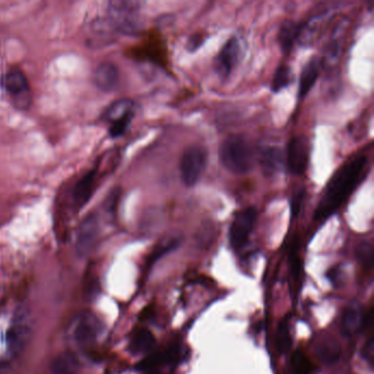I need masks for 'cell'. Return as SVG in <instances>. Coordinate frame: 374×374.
<instances>
[{
	"label": "cell",
	"instance_id": "obj_3",
	"mask_svg": "<svg viewBox=\"0 0 374 374\" xmlns=\"http://www.w3.org/2000/svg\"><path fill=\"white\" fill-rule=\"evenodd\" d=\"M32 317L25 307H18L5 335L6 349L13 357L22 354L32 337Z\"/></svg>",
	"mask_w": 374,
	"mask_h": 374
},
{
	"label": "cell",
	"instance_id": "obj_9",
	"mask_svg": "<svg viewBox=\"0 0 374 374\" xmlns=\"http://www.w3.org/2000/svg\"><path fill=\"white\" fill-rule=\"evenodd\" d=\"M244 56V44L236 35H233L223 45L214 58V70L223 79L231 77L233 72L242 62Z\"/></svg>",
	"mask_w": 374,
	"mask_h": 374
},
{
	"label": "cell",
	"instance_id": "obj_19",
	"mask_svg": "<svg viewBox=\"0 0 374 374\" xmlns=\"http://www.w3.org/2000/svg\"><path fill=\"white\" fill-rule=\"evenodd\" d=\"M82 368L77 354L72 352H63L53 358L50 363L52 374H78Z\"/></svg>",
	"mask_w": 374,
	"mask_h": 374
},
{
	"label": "cell",
	"instance_id": "obj_5",
	"mask_svg": "<svg viewBox=\"0 0 374 374\" xmlns=\"http://www.w3.org/2000/svg\"><path fill=\"white\" fill-rule=\"evenodd\" d=\"M207 165V150L200 145H193L182 153L179 162L180 178L183 185L193 188L202 178Z\"/></svg>",
	"mask_w": 374,
	"mask_h": 374
},
{
	"label": "cell",
	"instance_id": "obj_27",
	"mask_svg": "<svg viewBox=\"0 0 374 374\" xmlns=\"http://www.w3.org/2000/svg\"><path fill=\"white\" fill-rule=\"evenodd\" d=\"M305 195H307V190L305 187L301 186L295 190V193L292 195L291 199V213L292 217H297L302 209L303 202H304Z\"/></svg>",
	"mask_w": 374,
	"mask_h": 374
},
{
	"label": "cell",
	"instance_id": "obj_20",
	"mask_svg": "<svg viewBox=\"0 0 374 374\" xmlns=\"http://www.w3.org/2000/svg\"><path fill=\"white\" fill-rule=\"evenodd\" d=\"M299 34L301 23L295 20L283 21L278 32V42L282 52L289 54L292 49L295 48V43L299 42Z\"/></svg>",
	"mask_w": 374,
	"mask_h": 374
},
{
	"label": "cell",
	"instance_id": "obj_7",
	"mask_svg": "<svg viewBox=\"0 0 374 374\" xmlns=\"http://www.w3.org/2000/svg\"><path fill=\"white\" fill-rule=\"evenodd\" d=\"M103 328V323L97 315L90 311L82 312L76 316L72 324L70 335L72 342L80 348H89L97 342Z\"/></svg>",
	"mask_w": 374,
	"mask_h": 374
},
{
	"label": "cell",
	"instance_id": "obj_31",
	"mask_svg": "<svg viewBox=\"0 0 374 374\" xmlns=\"http://www.w3.org/2000/svg\"><path fill=\"white\" fill-rule=\"evenodd\" d=\"M0 374H11V371H9V369L6 366L0 364Z\"/></svg>",
	"mask_w": 374,
	"mask_h": 374
},
{
	"label": "cell",
	"instance_id": "obj_4",
	"mask_svg": "<svg viewBox=\"0 0 374 374\" xmlns=\"http://www.w3.org/2000/svg\"><path fill=\"white\" fill-rule=\"evenodd\" d=\"M136 105L130 98L115 100L103 113V121L108 124L111 138H119L129 130L135 117Z\"/></svg>",
	"mask_w": 374,
	"mask_h": 374
},
{
	"label": "cell",
	"instance_id": "obj_6",
	"mask_svg": "<svg viewBox=\"0 0 374 374\" xmlns=\"http://www.w3.org/2000/svg\"><path fill=\"white\" fill-rule=\"evenodd\" d=\"M140 3L136 1H111L108 15L117 30L125 34H134L141 28Z\"/></svg>",
	"mask_w": 374,
	"mask_h": 374
},
{
	"label": "cell",
	"instance_id": "obj_23",
	"mask_svg": "<svg viewBox=\"0 0 374 374\" xmlns=\"http://www.w3.org/2000/svg\"><path fill=\"white\" fill-rule=\"evenodd\" d=\"M180 244H181V236H175V235L168 236L167 238L157 245V247L155 248L154 252L150 256V264H154L162 256L175 250L176 248L179 247Z\"/></svg>",
	"mask_w": 374,
	"mask_h": 374
},
{
	"label": "cell",
	"instance_id": "obj_16",
	"mask_svg": "<svg viewBox=\"0 0 374 374\" xmlns=\"http://www.w3.org/2000/svg\"><path fill=\"white\" fill-rule=\"evenodd\" d=\"M97 169H91L78 180L72 188V198L78 209L85 207L93 197L97 187Z\"/></svg>",
	"mask_w": 374,
	"mask_h": 374
},
{
	"label": "cell",
	"instance_id": "obj_17",
	"mask_svg": "<svg viewBox=\"0 0 374 374\" xmlns=\"http://www.w3.org/2000/svg\"><path fill=\"white\" fill-rule=\"evenodd\" d=\"M323 60L319 56H313L309 58V62L303 67L301 75H299V98L304 99L309 91L313 89L317 79H318L321 72H322Z\"/></svg>",
	"mask_w": 374,
	"mask_h": 374
},
{
	"label": "cell",
	"instance_id": "obj_28",
	"mask_svg": "<svg viewBox=\"0 0 374 374\" xmlns=\"http://www.w3.org/2000/svg\"><path fill=\"white\" fill-rule=\"evenodd\" d=\"M357 257L366 268H371L373 258V247L370 243L363 242L357 247Z\"/></svg>",
	"mask_w": 374,
	"mask_h": 374
},
{
	"label": "cell",
	"instance_id": "obj_14",
	"mask_svg": "<svg viewBox=\"0 0 374 374\" xmlns=\"http://www.w3.org/2000/svg\"><path fill=\"white\" fill-rule=\"evenodd\" d=\"M182 352L179 346H172L167 349L148 354V357L136 364V370L142 372H152L166 364H176L181 360Z\"/></svg>",
	"mask_w": 374,
	"mask_h": 374
},
{
	"label": "cell",
	"instance_id": "obj_12",
	"mask_svg": "<svg viewBox=\"0 0 374 374\" xmlns=\"http://www.w3.org/2000/svg\"><path fill=\"white\" fill-rule=\"evenodd\" d=\"M99 221L95 214H89L84 219L76 234V252L82 258L93 254L99 240Z\"/></svg>",
	"mask_w": 374,
	"mask_h": 374
},
{
	"label": "cell",
	"instance_id": "obj_22",
	"mask_svg": "<svg viewBox=\"0 0 374 374\" xmlns=\"http://www.w3.org/2000/svg\"><path fill=\"white\" fill-rule=\"evenodd\" d=\"M155 344H156V338L153 333L143 328L133 335L129 344V350L135 356H144L153 352Z\"/></svg>",
	"mask_w": 374,
	"mask_h": 374
},
{
	"label": "cell",
	"instance_id": "obj_11",
	"mask_svg": "<svg viewBox=\"0 0 374 374\" xmlns=\"http://www.w3.org/2000/svg\"><path fill=\"white\" fill-rule=\"evenodd\" d=\"M0 85L5 90V93L11 96L13 103L19 109L29 107L31 101L30 85L22 70H8L1 76Z\"/></svg>",
	"mask_w": 374,
	"mask_h": 374
},
{
	"label": "cell",
	"instance_id": "obj_2",
	"mask_svg": "<svg viewBox=\"0 0 374 374\" xmlns=\"http://www.w3.org/2000/svg\"><path fill=\"white\" fill-rule=\"evenodd\" d=\"M219 157L225 169L235 175H245L257 162V148L244 135H231L221 143Z\"/></svg>",
	"mask_w": 374,
	"mask_h": 374
},
{
	"label": "cell",
	"instance_id": "obj_15",
	"mask_svg": "<svg viewBox=\"0 0 374 374\" xmlns=\"http://www.w3.org/2000/svg\"><path fill=\"white\" fill-rule=\"evenodd\" d=\"M364 326H366V314L361 305L358 302L350 303L342 313V324H340L342 336L349 338L359 334Z\"/></svg>",
	"mask_w": 374,
	"mask_h": 374
},
{
	"label": "cell",
	"instance_id": "obj_25",
	"mask_svg": "<svg viewBox=\"0 0 374 374\" xmlns=\"http://www.w3.org/2000/svg\"><path fill=\"white\" fill-rule=\"evenodd\" d=\"M291 347V334H290L289 317H285L278 325L277 349L280 354L289 352Z\"/></svg>",
	"mask_w": 374,
	"mask_h": 374
},
{
	"label": "cell",
	"instance_id": "obj_29",
	"mask_svg": "<svg viewBox=\"0 0 374 374\" xmlns=\"http://www.w3.org/2000/svg\"><path fill=\"white\" fill-rule=\"evenodd\" d=\"M205 38L202 34H193L188 39L187 44H186V48L189 52H195L205 42Z\"/></svg>",
	"mask_w": 374,
	"mask_h": 374
},
{
	"label": "cell",
	"instance_id": "obj_18",
	"mask_svg": "<svg viewBox=\"0 0 374 374\" xmlns=\"http://www.w3.org/2000/svg\"><path fill=\"white\" fill-rule=\"evenodd\" d=\"M119 80H120L119 70L113 63L103 62L96 68L94 82L96 86L105 93H111L117 89Z\"/></svg>",
	"mask_w": 374,
	"mask_h": 374
},
{
	"label": "cell",
	"instance_id": "obj_1",
	"mask_svg": "<svg viewBox=\"0 0 374 374\" xmlns=\"http://www.w3.org/2000/svg\"><path fill=\"white\" fill-rule=\"evenodd\" d=\"M369 170L370 158L366 153L347 160L323 190L315 209L314 221L324 222L334 215L367 178Z\"/></svg>",
	"mask_w": 374,
	"mask_h": 374
},
{
	"label": "cell",
	"instance_id": "obj_8",
	"mask_svg": "<svg viewBox=\"0 0 374 374\" xmlns=\"http://www.w3.org/2000/svg\"><path fill=\"white\" fill-rule=\"evenodd\" d=\"M311 143L307 135H295L289 141L285 152V167L292 175L302 176L309 167Z\"/></svg>",
	"mask_w": 374,
	"mask_h": 374
},
{
	"label": "cell",
	"instance_id": "obj_13",
	"mask_svg": "<svg viewBox=\"0 0 374 374\" xmlns=\"http://www.w3.org/2000/svg\"><path fill=\"white\" fill-rule=\"evenodd\" d=\"M257 162L266 177H273L285 167V153L273 145L257 148Z\"/></svg>",
	"mask_w": 374,
	"mask_h": 374
},
{
	"label": "cell",
	"instance_id": "obj_26",
	"mask_svg": "<svg viewBox=\"0 0 374 374\" xmlns=\"http://www.w3.org/2000/svg\"><path fill=\"white\" fill-rule=\"evenodd\" d=\"M291 367L295 374H311L314 370L311 360L301 350H297L292 356Z\"/></svg>",
	"mask_w": 374,
	"mask_h": 374
},
{
	"label": "cell",
	"instance_id": "obj_30",
	"mask_svg": "<svg viewBox=\"0 0 374 374\" xmlns=\"http://www.w3.org/2000/svg\"><path fill=\"white\" fill-rule=\"evenodd\" d=\"M364 359L367 360L368 363L371 364L373 362L374 356V340L373 337H370L367 344H364L363 352H362Z\"/></svg>",
	"mask_w": 374,
	"mask_h": 374
},
{
	"label": "cell",
	"instance_id": "obj_10",
	"mask_svg": "<svg viewBox=\"0 0 374 374\" xmlns=\"http://www.w3.org/2000/svg\"><path fill=\"white\" fill-rule=\"evenodd\" d=\"M258 211L254 207H245L234 215L230 226V244L234 250L244 248L257 221Z\"/></svg>",
	"mask_w": 374,
	"mask_h": 374
},
{
	"label": "cell",
	"instance_id": "obj_24",
	"mask_svg": "<svg viewBox=\"0 0 374 374\" xmlns=\"http://www.w3.org/2000/svg\"><path fill=\"white\" fill-rule=\"evenodd\" d=\"M293 80L291 68L288 65H280L276 70L275 75L272 78L271 90L273 93H279L282 89L289 87Z\"/></svg>",
	"mask_w": 374,
	"mask_h": 374
},
{
	"label": "cell",
	"instance_id": "obj_21",
	"mask_svg": "<svg viewBox=\"0 0 374 374\" xmlns=\"http://www.w3.org/2000/svg\"><path fill=\"white\" fill-rule=\"evenodd\" d=\"M315 354L317 359L322 363L330 366L338 361L342 354V348L340 342H337L333 337H325L319 340L315 347Z\"/></svg>",
	"mask_w": 374,
	"mask_h": 374
}]
</instances>
